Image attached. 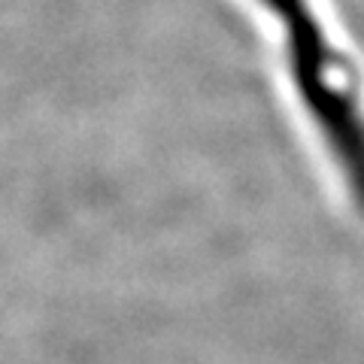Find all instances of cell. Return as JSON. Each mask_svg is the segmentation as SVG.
I'll list each match as a JSON object with an SVG mask.
<instances>
[{
	"instance_id": "cell-1",
	"label": "cell",
	"mask_w": 364,
	"mask_h": 364,
	"mask_svg": "<svg viewBox=\"0 0 364 364\" xmlns=\"http://www.w3.org/2000/svg\"><path fill=\"white\" fill-rule=\"evenodd\" d=\"M273 6L286 21L301 95L325 134L328 149L343 167L358 207L364 210V109L355 76L343 55H337L328 43L318 21H313L304 0H273Z\"/></svg>"
}]
</instances>
